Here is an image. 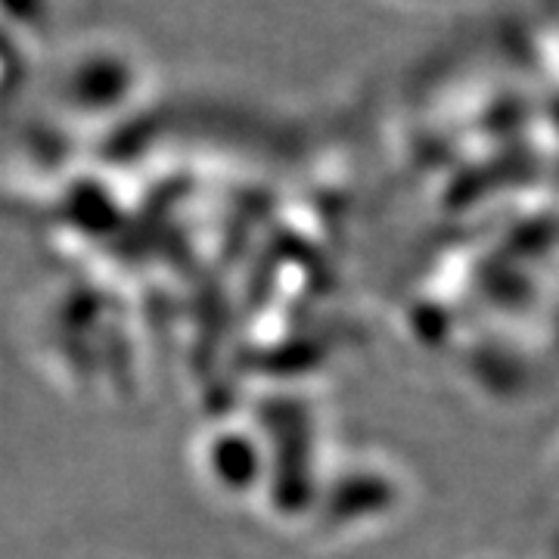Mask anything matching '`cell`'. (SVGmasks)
<instances>
[{
	"instance_id": "6da1fadb",
	"label": "cell",
	"mask_w": 559,
	"mask_h": 559,
	"mask_svg": "<svg viewBox=\"0 0 559 559\" xmlns=\"http://www.w3.org/2000/svg\"><path fill=\"white\" fill-rule=\"evenodd\" d=\"M202 479L230 500H252L267 485V441L259 419H218L197 448Z\"/></svg>"
}]
</instances>
